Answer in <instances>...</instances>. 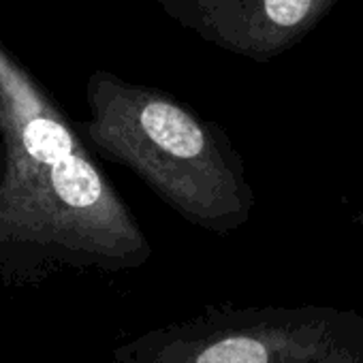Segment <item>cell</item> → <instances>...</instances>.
Masks as SVG:
<instances>
[{
	"label": "cell",
	"instance_id": "obj_1",
	"mask_svg": "<svg viewBox=\"0 0 363 363\" xmlns=\"http://www.w3.org/2000/svg\"><path fill=\"white\" fill-rule=\"evenodd\" d=\"M0 109V280L143 267L152 244L139 220L67 111L3 41Z\"/></svg>",
	"mask_w": 363,
	"mask_h": 363
},
{
	"label": "cell",
	"instance_id": "obj_2",
	"mask_svg": "<svg viewBox=\"0 0 363 363\" xmlns=\"http://www.w3.org/2000/svg\"><path fill=\"white\" fill-rule=\"evenodd\" d=\"M84 137L133 171L177 216L214 235L248 225L257 197L231 137L173 94L94 71L86 82Z\"/></svg>",
	"mask_w": 363,
	"mask_h": 363
},
{
	"label": "cell",
	"instance_id": "obj_3",
	"mask_svg": "<svg viewBox=\"0 0 363 363\" xmlns=\"http://www.w3.org/2000/svg\"><path fill=\"white\" fill-rule=\"evenodd\" d=\"M109 363H363V312L314 303L208 308L135 335Z\"/></svg>",
	"mask_w": 363,
	"mask_h": 363
},
{
	"label": "cell",
	"instance_id": "obj_4",
	"mask_svg": "<svg viewBox=\"0 0 363 363\" xmlns=\"http://www.w3.org/2000/svg\"><path fill=\"white\" fill-rule=\"evenodd\" d=\"M342 0H158L177 26L252 62H269L306 41Z\"/></svg>",
	"mask_w": 363,
	"mask_h": 363
},
{
	"label": "cell",
	"instance_id": "obj_5",
	"mask_svg": "<svg viewBox=\"0 0 363 363\" xmlns=\"http://www.w3.org/2000/svg\"><path fill=\"white\" fill-rule=\"evenodd\" d=\"M0 171H3V109H0Z\"/></svg>",
	"mask_w": 363,
	"mask_h": 363
},
{
	"label": "cell",
	"instance_id": "obj_6",
	"mask_svg": "<svg viewBox=\"0 0 363 363\" xmlns=\"http://www.w3.org/2000/svg\"><path fill=\"white\" fill-rule=\"evenodd\" d=\"M352 225H359V227H363V203L359 206L357 214L352 216Z\"/></svg>",
	"mask_w": 363,
	"mask_h": 363
}]
</instances>
